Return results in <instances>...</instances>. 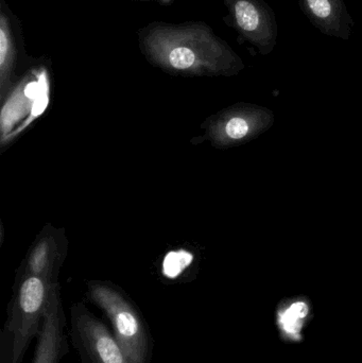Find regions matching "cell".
I'll list each match as a JSON object with an SVG mask.
<instances>
[{
  "instance_id": "277c9868",
  "label": "cell",
  "mask_w": 362,
  "mask_h": 363,
  "mask_svg": "<svg viewBox=\"0 0 362 363\" xmlns=\"http://www.w3.org/2000/svg\"><path fill=\"white\" fill-rule=\"evenodd\" d=\"M276 121L273 111L251 104H238L214 117L208 135L218 148L247 144L271 129Z\"/></svg>"
},
{
  "instance_id": "30bf717a",
  "label": "cell",
  "mask_w": 362,
  "mask_h": 363,
  "mask_svg": "<svg viewBox=\"0 0 362 363\" xmlns=\"http://www.w3.org/2000/svg\"><path fill=\"white\" fill-rule=\"evenodd\" d=\"M193 254L185 250L169 252L163 262L164 275L169 279H176L193 262Z\"/></svg>"
},
{
  "instance_id": "8fae6325",
  "label": "cell",
  "mask_w": 362,
  "mask_h": 363,
  "mask_svg": "<svg viewBox=\"0 0 362 363\" xmlns=\"http://www.w3.org/2000/svg\"><path fill=\"white\" fill-rule=\"evenodd\" d=\"M49 245L46 241L40 242L32 253L30 258V270L31 274L40 275V277H48L49 272Z\"/></svg>"
},
{
  "instance_id": "7a4b0ae2",
  "label": "cell",
  "mask_w": 362,
  "mask_h": 363,
  "mask_svg": "<svg viewBox=\"0 0 362 363\" xmlns=\"http://www.w3.org/2000/svg\"><path fill=\"white\" fill-rule=\"evenodd\" d=\"M91 300L108 315L115 337L130 363H146L148 339L146 330L133 307L120 294L101 284L89 287Z\"/></svg>"
},
{
  "instance_id": "6da1fadb",
  "label": "cell",
  "mask_w": 362,
  "mask_h": 363,
  "mask_svg": "<svg viewBox=\"0 0 362 363\" xmlns=\"http://www.w3.org/2000/svg\"><path fill=\"white\" fill-rule=\"evenodd\" d=\"M145 57L162 69L183 76H235L239 55L204 23H153L140 31Z\"/></svg>"
},
{
  "instance_id": "52a82bcc",
  "label": "cell",
  "mask_w": 362,
  "mask_h": 363,
  "mask_svg": "<svg viewBox=\"0 0 362 363\" xmlns=\"http://www.w3.org/2000/svg\"><path fill=\"white\" fill-rule=\"evenodd\" d=\"M79 334L96 363H130L116 337L96 318L82 313L77 320Z\"/></svg>"
},
{
  "instance_id": "9c48e42d",
  "label": "cell",
  "mask_w": 362,
  "mask_h": 363,
  "mask_svg": "<svg viewBox=\"0 0 362 363\" xmlns=\"http://www.w3.org/2000/svg\"><path fill=\"white\" fill-rule=\"evenodd\" d=\"M17 57V44L13 31L12 21L9 16L6 4L1 0L0 9V89L1 97L10 89L13 70Z\"/></svg>"
},
{
  "instance_id": "3957f363",
  "label": "cell",
  "mask_w": 362,
  "mask_h": 363,
  "mask_svg": "<svg viewBox=\"0 0 362 363\" xmlns=\"http://www.w3.org/2000/svg\"><path fill=\"white\" fill-rule=\"evenodd\" d=\"M51 291L46 277L30 274L21 283L10 322L13 335L12 363H21L23 359L32 337L38 330L40 320L44 317Z\"/></svg>"
},
{
  "instance_id": "8992f818",
  "label": "cell",
  "mask_w": 362,
  "mask_h": 363,
  "mask_svg": "<svg viewBox=\"0 0 362 363\" xmlns=\"http://www.w3.org/2000/svg\"><path fill=\"white\" fill-rule=\"evenodd\" d=\"M300 6L312 25L325 35L350 38L354 21L344 0H300Z\"/></svg>"
},
{
  "instance_id": "5b68a950",
  "label": "cell",
  "mask_w": 362,
  "mask_h": 363,
  "mask_svg": "<svg viewBox=\"0 0 362 363\" xmlns=\"http://www.w3.org/2000/svg\"><path fill=\"white\" fill-rule=\"evenodd\" d=\"M232 25L246 42L261 55L273 51L278 40V23L272 9L264 0H223Z\"/></svg>"
},
{
  "instance_id": "ba28073f",
  "label": "cell",
  "mask_w": 362,
  "mask_h": 363,
  "mask_svg": "<svg viewBox=\"0 0 362 363\" xmlns=\"http://www.w3.org/2000/svg\"><path fill=\"white\" fill-rule=\"evenodd\" d=\"M62 349L60 303L55 289L51 291L43 317V326L33 363H57Z\"/></svg>"
},
{
  "instance_id": "7c38bea8",
  "label": "cell",
  "mask_w": 362,
  "mask_h": 363,
  "mask_svg": "<svg viewBox=\"0 0 362 363\" xmlns=\"http://www.w3.org/2000/svg\"><path fill=\"white\" fill-rule=\"evenodd\" d=\"M146 1H149V0H146ZM154 1H159V2H170L171 0H154Z\"/></svg>"
}]
</instances>
